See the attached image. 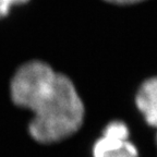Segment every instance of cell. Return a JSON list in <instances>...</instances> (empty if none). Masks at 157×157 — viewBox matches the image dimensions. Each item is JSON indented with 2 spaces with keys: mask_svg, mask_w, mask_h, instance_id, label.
<instances>
[{
  "mask_svg": "<svg viewBox=\"0 0 157 157\" xmlns=\"http://www.w3.org/2000/svg\"><path fill=\"white\" fill-rule=\"evenodd\" d=\"M29 0H0V17H3L9 13L11 7L14 5L25 3Z\"/></svg>",
  "mask_w": 157,
  "mask_h": 157,
  "instance_id": "cell-4",
  "label": "cell"
},
{
  "mask_svg": "<svg viewBox=\"0 0 157 157\" xmlns=\"http://www.w3.org/2000/svg\"><path fill=\"white\" fill-rule=\"evenodd\" d=\"M11 98L34 113L29 134L43 144L64 140L83 123L84 106L71 80L44 62H27L17 70Z\"/></svg>",
  "mask_w": 157,
  "mask_h": 157,
  "instance_id": "cell-1",
  "label": "cell"
},
{
  "mask_svg": "<svg viewBox=\"0 0 157 157\" xmlns=\"http://www.w3.org/2000/svg\"><path fill=\"white\" fill-rule=\"evenodd\" d=\"M135 104L147 124L157 128V78H148L140 86Z\"/></svg>",
  "mask_w": 157,
  "mask_h": 157,
  "instance_id": "cell-3",
  "label": "cell"
},
{
  "mask_svg": "<svg viewBox=\"0 0 157 157\" xmlns=\"http://www.w3.org/2000/svg\"><path fill=\"white\" fill-rule=\"evenodd\" d=\"M108 2L111 3H117V5H130V3H135V2H140L143 0H105Z\"/></svg>",
  "mask_w": 157,
  "mask_h": 157,
  "instance_id": "cell-5",
  "label": "cell"
},
{
  "mask_svg": "<svg viewBox=\"0 0 157 157\" xmlns=\"http://www.w3.org/2000/svg\"><path fill=\"white\" fill-rule=\"evenodd\" d=\"M93 157H137L136 147L129 141V129L122 121H113L95 142Z\"/></svg>",
  "mask_w": 157,
  "mask_h": 157,
  "instance_id": "cell-2",
  "label": "cell"
}]
</instances>
